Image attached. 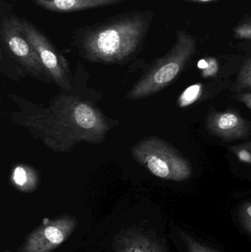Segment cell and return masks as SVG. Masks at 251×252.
Wrapping results in <instances>:
<instances>
[{
    "label": "cell",
    "instance_id": "obj_20",
    "mask_svg": "<svg viewBox=\"0 0 251 252\" xmlns=\"http://www.w3.org/2000/svg\"><path fill=\"white\" fill-rule=\"evenodd\" d=\"M189 1H197V2H207V1H213V0H189Z\"/></svg>",
    "mask_w": 251,
    "mask_h": 252
},
{
    "label": "cell",
    "instance_id": "obj_11",
    "mask_svg": "<svg viewBox=\"0 0 251 252\" xmlns=\"http://www.w3.org/2000/svg\"><path fill=\"white\" fill-rule=\"evenodd\" d=\"M10 180L13 186L21 192H33L38 185V173L33 167L19 164L13 168Z\"/></svg>",
    "mask_w": 251,
    "mask_h": 252
},
{
    "label": "cell",
    "instance_id": "obj_17",
    "mask_svg": "<svg viewBox=\"0 0 251 252\" xmlns=\"http://www.w3.org/2000/svg\"><path fill=\"white\" fill-rule=\"evenodd\" d=\"M235 36L241 39L251 40V19L246 21L234 29Z\"/></svg>",
    "mask_w": 251,
    "mask_h": 252
},
{
    "label": "cell",
    "instance_id": "obj_13",
    "mask_svg": "<svg viewBox=\"0 0 251 252\" xmlns=\"http://www.w3.org/2000/svg\"><path fill=\"white\" fill-rule=\"evenodd\" d=\"M0 61H1V72L10 80L19 81L21 78H25L27 75L20 67L12 60L11 58L7 54L1 47L0 50Z\"/></svg>",
    "mask_w": 251,
    "mask_h": 252
},
{
    "label": "cell",
    "instance_id": "obj_2",
    "mask_svg": "<svg viewBox=\"0 0 251 252\" xmlns=\"http://www.w3.org/2000/svg\"><path fill=\"white\" fill-rule=\"evenodd\" d=\"M153 19L150 10H131L78 28L72 41L81 57L91 63L122 64L136 56Z\"/></svg>",
    "mask_w": 251,
    "mask_h": 252
},
{
    "label": "cell",
    "instance_id": "obj_12",
    "mask_svg": "<svg viewBox=\"0 0 251 252\" xmlns=\"http://www.w3.org/2000/svg\"><path fill=\"white\" fill-rule=\"evenodd\" d=\"M178 237L186 252H221L190 235L184 230H178Z\"/></svg>",
    "mask_w": 251,
    "mask_h": 252
},
{
    "label": "cell",
    "instance_id": "obj_10",
    "mask_svg": "<svg viewBox=\"0 0 251 252\" xmlns=\"http://www.w3.org/2000/svg\"><path fill=\"white\" fill-rule=\"evenodd\" d=\"M129 0H32L38 7L56 13H69L113 5Z\"/></svg>",
    "mask_w": 251,
    "mask_h": 252
},
{
    "label": "cell",
    "instance_id": "obj_5",
    "mask_svg": "<svg viewBox=\"0 0 251 252\" xmlns=\"http://www.w3.org/2000/svg\"><path fill=\"white\" fill-rule=\"evenodd\" d=\"M1 47L28 76L47 85L54 84L38 55L21 31L11 4L0 7Z\"/></svg>",
    "mask_w": 251,
    "mask_h": 252
},
{
    "label": "cell",
    "instance_id": "obj_19",
    "mask_svg": "<svg viewBox=\"0 0 251 252\" xmlns=\"http://www.w3.org/2000/svg\"><path fill=\"white\" fill-rule=\"evenodd\" d=\"M9 4L10 3L8 2V0H0V7Z\"/></svg>",
    "mask_w": 251,
    "mask_h": 252
},
{
    "label": "cell",
    "instance_id": "obj_9",
    "mask_svg": "<svg viewBox=\"0 0 251 252\" xmlns=\"http://www.w3.org/2000/svg\"><path fill=\"white\" fill-rule=\"evenodd\" d=\"M115 252H165L157 240L131 229L119 235L113 243Z\"/></svg>",
    "mask_w": 251,
    "mask_h": 252
},
{
    "label": "cell",
    "instance_id": "obj_7",
    "mask_svg": "<svg viewBox=\"0 0 251 252\" xmlns=\"http://www.w3.org/2000/svg\"><path fill=\"white\" fill-rule=\"evenodd\" d=\"M76 218L63 215L32 231L19 252H52L73 233L78 224Z\"/></svg>",
    "mask_w": 251,
    "mask_h": 252
},
{
    "label": "cell",
    "instance_id": "obj_14",
    "mask_svg": "<svg viewBox=\"0 0 251 252\" xmlns=\"http://www.w3.org/2000/svg\"><path fill=\"white\" fill-rule=\"evenodd\" d=\"M234 90L239 93H249L251 90V59L246 60L240 68Z\"/></svg>",
    "mask_w": 251,
    "mask_h": 252
},
{
    "label": "cell",
    "instance_id": "obj_18",
    "mask_svg": "<svg viewBox=\"0 0 251 252\" xmlns=\"http://www.w3.org/2000/svg\"><path fill=\"white\" fill-rule=\"evenodd\" d=\"M234 97L237 100H240L241 103L251 109V93H239V94H235ZM245 144L251 150V141L246 142Z\"/></svg>",
    "mask_w": 251,
    "mask_h": 252
},
{
    "label": "cell",
    "instance_id": "obj_6",
    "mask_svg": "<svg viewBox=\"0 0 251 252\" xmlns=\"http://www.w3.org/2000/svg\"><path fill=\"white\" fill-rule=\"evenodd\" d=\"M19 25L21 31L39 56L53 83L60 90L72 89L74 75L71 72L66 59L45 34L31 21L19 18Z\"/></svg>",
    "mask_w": 251,
    "mask_h": 252
},
{
    "label": "cell",
    "instance_id": "obj_8",
    "mask_svg": "<svg viewBox=\"0 0 251 252\" xmlns=\"http://www.w3.org/2000/svg\"><path fill=\"white\" fill-rule=\"evenodd\" d=\"M205 125L211 134L228 142L245 139L251 130V123L234 109L212 111L207 115Z\"/></svg>",
    "mask_w": 251,
    "mask_h": 252
},
{
    "label": "cell",
    "instance_id": "obj_15",
    "mask_svg": "<svg viewBox=\"0 0 251 252\" xmlns=\"http://www.w3.org/2000/svg\"><path fill=\"white\" fill-rule=\"evenodd\" d=\"M239 219L245 230L251 237V201L244 203L240 207Z\"/></svg>",
    "mask_w": 251,
    "mask_h": 252
},
{
    "label": "cell",
    "instance_id": "obj_3",
    "mask_svg": "<svg viewBox=\"0 0 251 252\" xmlns=\"http://www.w3.org/2000/svg\"><path fill=\"white\" fill-rule=\"evenodd\" d=\"M196 41L186 31H179L176 41L165 56L155 60L144 74L134 83L126 98H146L170 85L182 72L195 53Z\"/></svg>",
    "mask_w": 251,
    "mask_h": 252
},
{
    "label": "cell",
    "instance_id": "obj_4",
    "mask_svg": "<svg viewBox=\"0 0 251 252\" xmlns=\"http://www.w3.org/2000/svg\"><path fill=\"white\" fill-rule=\"evenodd\" d=\"M132 157L156 177L184 182L193 176L190 161L170 143L156 136L139 141L131 148Z\"/></svg>",
    "mask_w": 251,
    "mask_h": 252
},
{
    "label": "cell",
    "instance_id": "obj_1",
    "mask_svg": "<svg viewBox=\"0 0 251 252\" xmlns=\"http://www.w3.org/2000/svg\"><path fill=\"white\" fill-rule=\"evenodd\" d=\"M88 76L79 62L72 89L60 90L47 104L18 94H7L18 109L8 114L9 119L53 152H71L82 142L102 143L119 123L99 107L97 102L103 95L86 85Z\"/></svg>",
    "mask_w": 251,
    "mask_h": 252
},
{
    "label": "cell",
    "instance_id": "obj_16",
    "mask_svg": "<svg viewBox=\"0 0 251 252\" xmlns=\"http://www.w3.org/2000/svg\"><path fill=\"white\" fill-rule=\"evenodd\" d=\"M230 150L232 151L239 161L246 164H251V150L246 144L231 147Z\"/></svg>",
    "mask_w": 251,
    "mask_h": 252
}]
</instances>
